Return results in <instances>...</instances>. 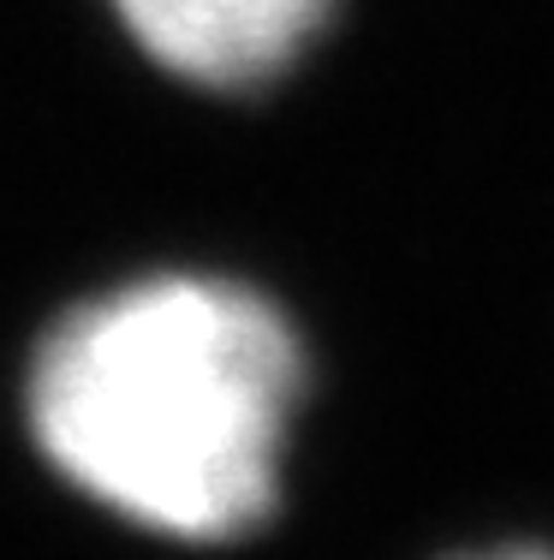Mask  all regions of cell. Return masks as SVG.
<instances>
[{
	"instance_id": "cell-1",
	"label": "cell",
	"mask_w": 554,
	"mask_h": 560,
	"mask_svg": "<svg viewBox=\"0 0 554 560\" xmlns=\"http://www.w3.org/2000/svg\"><path fill=\"white\" fill-rule=\"evenodd\" d=\"M305 388L274 304L233 280H138L72 311L31 364V430L90 501L179 542L262 525Z\"/></svg>"
},
{
	"instance_id": "cell-2",
	"label": "cell",
	"mask_w": 554,
	"mask_h": 560,
	"mask_svg": "<svg viewBox=\"0 0 554 560\" xmlns=\"http://www.w3.org/2000/svg\"><path fill=\"white\" fill-rule=\"evenodd\" d=\"M334 0H114L155 66L203 90H257L322 31Z\"/></svg>"
},
{
	"instance_id": "cell-3",
	"label": "cell",
	"mask_w": 554,
	"mask_h": 560,
	"mask_svg": "<svg viewBox=\"0 0 554 560\" xmlns=\"http://www.w3.org/2000/svg\"><path fill=\"white\" fill-rule=\"evenodd\" d=\"M465 560H554L543 549H495V555H465Z\"/></svg>"
}]
</instances>
